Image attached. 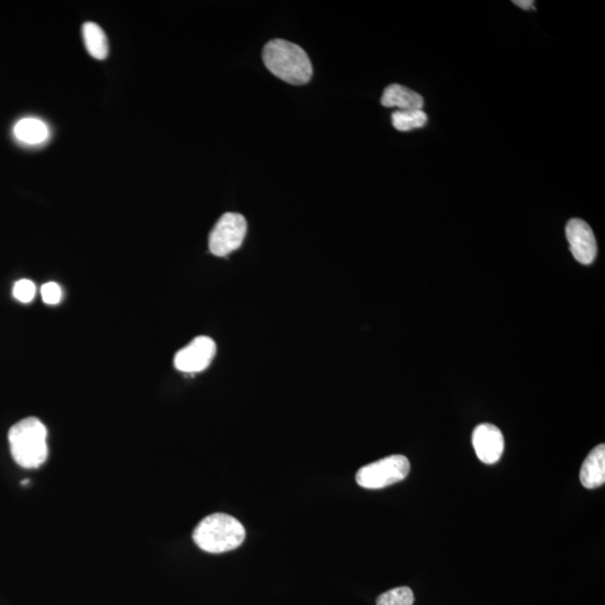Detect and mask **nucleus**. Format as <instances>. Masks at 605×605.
<instances>
[{"label":"nucleus","instance_id":"obj_1","mask_svg":"<svg viewBox=\"0 0 605 605\" xmlns=\"http://www.w3.org/2000/svg\"><path fill=\"white\" fill-rule=\"evenodd\" d=\"M263 60L275 77L293 86L309 83L313 75V66L306 52L285 40L269 41L264 47Z\"/></svg>","mask_w":605,"mask_h":605},{"label":"nucleus","instance_id":"obj_2","mask_svg":"<svg viewBox=\"0 0 605 605\" xmlns=\"http://www.w3.org/2000/svg\"><path fill=\"white\" fill-rule=\"evenodd\" d=\"M8 441L14 460L24 469H37L49 456L47 429L39 418H27L14 425Z\"/></svg>","mask_w":605,"mask_h":605},{"label":"nucleus","instance_id":"obj_3","mask_svg":"<svg viewBox=\"0 0 605 605\" xmlns=\"http://www.w3.org/2000/svg\"><path fill=\"white\" fill-rule=\"evenodd\" d=\"M245 537L243 523L226 514H214L202 519L193 533V541L210 554L235 550L244 543Z\"/></svg>","mask_w":605,"mask_h":605},{"label":"nucleus","instance_id":"obj_4","mask_svg":"<svg viewBox=\"0 0 605 605\" xmlns=\"http://www.w3.org/2000/svg\"><path fill=\"white\" fill-rule=\"evenodd\" d=\"M410 463L404 456H390L361 467L357 484L362 488L377 490L403 481L408 475Z\"/></svg>","mask_w":605,"mask_h":605},{"label":"nucleus","instance_id":"obj_5","mask_svg":"<svg viewBox=\"0 0 605 605\" xmlns=\"http://www.w3.org/2000/svg\"><path fill=\"white\" fill-rule=\"evenodd\" d=\"M247 221L239 214L228 212L222 216L212 229L209 249L216 257H226L243 245L247 234Z\"/></svg>","mask_w":605,"mask_h":605},{"label":"nucleus","instance_id":"obj_6","mask_svg":"<svg viewBox=\"0 0 605 605\" xmlns=\"http://www.w3.org/2000/svg\"><path fill=\"white\" fill-rule=\"evenodd\" d=\"M216 346L209 337H197L175 354L174 366L186 373L206 370L216 356Z\"/></svg>","mask_w":605,"mask_h":605},{"label":"nucleus","instance_id":"obj_7","mask_svg":"<svg viewBox=\"0 0 605 605\" xmlns=\"http://www.w3.org/2000/svg\"><path fill=\"white\" fill-rule=\"evenodd\" d=\"M566 237L570 249L579 263L590 264L598 254L597 240L591 226L581 219H571L566 226Z\"/></svg>","mask_w":605,"mask_h":605},{"label":"nucleus","instance_id":"obj_8","mask_svg":"<svg viewBox=\"0 0 605 605\" xmlns=\"http://www.w3.org/2000/svg\"><path fill=\"white\" fill-rule=\"evenodd\" d=\"M472 443L477 457L485 465H495L504 451L503 433L493 424H481L472 434Z\"/></svg>","mask_w":605,"mask_h":605},{"label":"nucleus","instance_id":"obj_9","mask_svg":"<svg viewBox=\"0 0 605 605\" xmlns=\"http://www.w3.org/2000/svg\"><path fill=\"white\" fill-rule=\"evenodd\" d=\"M581 484L586 489H597L605 482V446H598L591 451L583 462L580 474Z\"/></svg>","mask_w":605,"mask_h":605},{"label":"nucleus","instance_id":"obj_10","mask_svg":"<svg viewBox=\"0 0 605 605\" xmlns=\"http://www.w3.org/2000/svg\"><path fill=\"white\" fill-rule=\"evenodd\" d=\"M381 105L399 110H423L424 99L419 93L400 84H390L381 97Z\"/></svg>","mask_w":605,"mask_h":605},{"label":"nucleus","instance_id":"obj_11","mask_svg":"<svg viewBox=\"0 0 605 605\" xmlns=\"http://www.w3.org/2000/svg\"><path fill=\"white\" fill-rule=\"evenodd\" d=\"M14 134L18 140L28 145L44 143L49 139V127L37 118H24L14 127Z\"/></svg>","mask_w":605,"mask_h":605},{"label":"nucleus","instance_id":"obj_12","mask_svg":"<svg viewBox=\"0 0 605 605\" xmlns=\"http://www.w3.org/2000/svg\"><path fill=\"white\" fill-rule=\"evenodd\" d=\"M84 44L92 58L105 60L108 55V40L102 28L96 23L88 22L82 27Z\"/></svg>","mask_w":605,"mask_h":605},{"label":"nucleus","instance_id":"obj_13","mask_svg":"<svg viewBox=\"0 0 605 605\" xmlns=\"http://www.w3.org/2000/svg\"><path fill=\"white\" fill-rule=\"evenodd\" d=\"M392 126L399 131L423 129L427 124V115L423 110H397L391 116Z\"/></svg>","mask_w":605,"mask_h":605},{"label":"nucleus","instance_id":"obj_14","mask_svg":"<svg viewBox=\"0 0 605 605\" xmlns=\"http://www.w3.org/2000/svg\"><path fill=\"white\" fill-rule=\"evenodd\" d=\"M414 593L408 586L392 589L377 599V605H413Z\"/></svg>","mask_w":605,"mask_h":605},{"label":"nucleus","instance_id":"obj_15","mask_svg":"<svg viewBox=\"0 0 605 605\" xmlns=\"http://www.w3.org/2000/svg\"><path fill=\"white\" fill-rule=\"evenodd\" d=\"M36 294L35 283L28 280H21L15 283L13 288V295L17 301L30 302L34 300Z\"/></svg>","mask_w":605,"mask_h":605},{"label":"nucleus","instance_id":"obj_16","mask_svg":"<svg viewBox=\"0 0 605 605\" xmlns=\"http://www.w3.org/2000/svg\"><path fill=\"white\" fill-rule=\"evenodd\" d=\"M41 294L45 304L55 305L62 299V290L59 283L54 282L44 283L41 288Z\"/></svg>","mask_w":605,"mask_h":605},{"label":"nucleus","instance_id":"obj_17","mask_svg":"<svg viewBox=\"0 0 605 605\" xmlns=\"http://www.w3.org/2000/svg\"><path fill=\"white\" fill-rule=\"evenodd\" d=\"M513 3L519 8L523 9V11H531V9H535V2H533V0H514Z\"/></svg>","mask_w":605,"mask_h":605}]
</instances>
